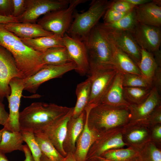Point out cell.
I'll return each instance as SVG.
<instances>
[{
	"instance_id": "cell-1",
	"label": "cell",
	"mask_w": 161,
	"mask_h": 161,
	"mask_svg": "<svg viewBox=\"0 0 161 161\" xmlns=\"http://www.w3.org/2000/svg\"><path fill=\"white\" fill-rule=\"evenodd\" d=\"M0 45L12 55L22 79L32 75L45 65L42 52L27 46L3 24H0Z\"/></svg>"
},
{
	"instance_id": "cell-2",
	"label": "cell",
	"mask_w": 161,
	"mask_h": 161,
	"mask_svg": "<svg viewBox=\"0 0 161 161\" xmlns=\"http://www.w3.org/2000/svg\"><path fill=\"white\" fill-rule=\"evenodd\" d=\"M72 107L54 103L34 102L20 112V130L40 131L46 126L67 113Z\"/></svg>"
},
{
	"instance_id": "cell-3",
	"label": "cell",
	"mask_w": 161,
	"mask_h": 161,
	"mask_svg": "<svg viewBox=\"0 0 161 161\" xmlns=\"http://www.w3.org/2000/svg\"><path fill=\"white\" fill-rule=\"evenodd\" d=\"M83 41L88 53L90 74L114 67L112 61L113 45L100 24H97Z\"/></svg>"
},
{
	"instance_id": "cell-4",
	"label": "cell",
	"mask_w": 161,
	"mask_h": 161,
	"mask_svg": "<svg viewBox=\"0 0 161 161\" xmlns=\"http://www.w3.org/2000/svg\"><path fill=\"white\" fill-rule=\"evenodd\" d=\"M88 126L99 135L106 131L122 127L130 120L127 107H116L100 103L92 108L86 107Z\"/></svg>"
},
{
	"instance_id": "cell-5",
	"label": "cell",
	"mask_w": 161,
	"mask_h": 161,
	"mask_svg": "<svg viewBox=\"0 0 161 161\" xmlns=\"http://www.w3.org/2000/svg\"><path fill=\"white\" fill-rule=\"evenodd\" d=\"M112 1L92 0L89 9L86 11L80 13L74 12L73 16L74 21L67 32L71 36L78 38L83 41L98 24Z\"/></svg>"
},
{
	"instance_id": "cell-6",
	"label": "cell",
	"mask_w": 161,
	"mask_h": 161,
	"mask_svg": "<svg viewBox=\"0 0 161 161\" xmlns=\"http://www.w3.org/2000/svg\"><path fill=\"white\" fill-rule=\"evenodd\" d=\"M86 0H70L66 7L48 13L39 19L37 24L46 31L63 38L72 23L74 11Z\"/></svg>"
},
{
	"instance_id": "cell-7",
	"label": "cell",
	"mask_w": 161,
	"mask_h": 161,
	"mask_svg": "<svg viewBox=\"0 0 161 161\" xmlns=\"http://www.w3.org/2000/svg\"><path fill=\"white\" fill-rule=\"evenodd\" d=\"M76 67L73 62L60 65H45L34 74L23 79L24 90L35 93L39 86L44 83L51 79L61 77L73 70H75Z\"/></svg>"
},
{
	"instance_id": "cell-8",
	"label": "cell",
	"mask_w": 161,
	"mask_h": 161,
	"mask_svg": "<svg viewBox=\"0 0 161 161\" xmlns=\"http://www.w3.org/2000/svg\"><path fill=\"white\" fill-rule=\"evenodd\" d=\"M118 72L113 67L98 70L90 73L89 76L91 79L90 94L87 106L93 108L100 103Z\"/></svg>"
},
{
	"instance_id": "cell-9",
	"label": "cell",
	"mask_w": 161,
	"mask_h": 161,
	"mask_svg": "<svg viewBox=\"0 0 161 161\" xmlns=\"http://www.w3.org/2000/svg\"><path fill=\"white\" fill-rule=\"evenodd\" d=\"M70 0H27L24 13L18 18L19 22L34 23L41 16L67 7Z\"/></svg>"
},
{
	"instance_id": "cell-10",
	"label": "cell",
	"mask_w": 161,
	"mask_h": 161,
	"mask_svg": "<svg viewBox=\"0 0 161 161\" xmlns=\"http://www.w3.org/2000/svg\"><path fill=\"white\" fill-rule=\"evenodd\" d=\"M66 47L72 61L76 65L75 70L80 75H89L90 68L88 53L84 42L80 39L66 33L63 38Z\"/></svg>"
},
{
	"instance_id": "cell-11",
	"label": "cell",
	"mask_w": 161,
	"mask_h": 161,
	"mask_svg": "<svg viewBox=\"0 0 161 161\" xmlns=\"http://www.w3.org/2000/svg\"><path fill=\"white\" fill-rule=\"evenodd\" d=\"M22 79L11 53L0 45V101L2 102L11 92L9 83L13 78Z\"/></svg>"
},
{
	"instance_id": "cell-12",
	"label": "cell",
	"mask_w": 161,
	"mask_h": 161,
	"mask_svg": "<svg viewBox=\"0 0 161 161\" xmlns=\"http://www.w3.org/2000/svg\"><path fill=\"white\" fill-rule=\"evenodd\" d=\"M11 92L6 97L9 109V118L5 129L11 131H20L19 122L21 99L24 89L23 79L18 78L12 79L9 83Z\"/></svg>"
},
{
	"instance_id": "cell-13",
	"label": "cell",
	"mask_w": 161,
	"mask_h": 161,
	"mask_svg": "<svg viewBox=\"0 0 161 161\" xmlns=\"http://www.w3.org/2000/svg\"><path fill=\"white\" fill-rule=\"evenodd\" d=\"M141 49L153 53L160 49L161 43L160 27L139 23L129 32Z\"/></svg>"
},
{
	"instance_id": "cell-14",
	"label": "cell",
	"mask_w": 161,
	"mask_h": 161,
	"mask_svg": "<svg viewBox=\"0 0 161 161\" xmlns=\"http://www.w3.org/2000/svg\"><path fill=\"white\" fill-rule=\"evenodd\" d=\"M123 127L112 129L100 134L90 147L86 160L93 157L100 156L107 151L127 146L123 139Z\"/></svg>"
},
{
	"instance_id": "cell-15",
	"label": "cell",
	"mask_w": 161,
	"mask_h": 161,
	"mask_svg": "<svg viewBox=\"0 0 161 161\" xmlns=\"http://www.w3.org/2000/svg\"><path fill=\"white\" fill-rule=\"evenodd\" d=\"M102 28L111 42L127 55L138 66L141 58V49L131 33L129 31H114Z\"/></svg>"
},
{
	"instance_id": "cell-16",
	"label": "cell",
	"mask_w": 161,
	"mask_h": 161,
	"mask_svg": "<svg viewBox=\"0 0 161 161\" xmlns=\"http://www.w3.org/2000/svg\"><path fill=\"white\" fill-rule=\"evenodd\" d=\"M122 133L127 146L139 150L151 141V128L141 122H129L122 127Z\"/></svg>"
},
{
	"instance_id": "cell-17",
	"label": "cell",
	"mask_w": 161,
	"mask_h": 161,
	"mask_svg": "<svg viewBox=\"0 0 161 161\" xmlns=\"http://www.w3.org/2000/svg\"><path fill=\"white\" fill-rule=\"evenodd\" d=\"M73 107L66 115L44 127L41 131L57 150L64 157L67 154L63 145L67 132L68 123L72 116Z\"/></svg>"
},
{
	"instance_id": "cell-18",
	"label": "cell",
	"mask_w": 161,
	"mask_h": 161,
	"mask_svg": "<svg viewBox=\"0 0 161 161\" xmlns=\"http://www.w3.org/2000/svg\"><path fill=\"white\" fill-rule=\"evenodd\" d=\"M161 105L160 94L153 86L149 95L144 101L139 104H130L127 107L130 113L129 122L145 120L154 110Z\"/></svg>"
},
{
	"instance_id": "cell-19",
	"label": "cell",
	"mask_w": 161,
	"mask_h": 161,
	"mask_svg": "<svg viewBox=\"0 0 161 161\" xmlns=\"http://www.w3.org/2000/svg\"><path fill=\"white\" fill-rule=\"evenodd\" d=\"M123 74L118 72L100 103L116 107H127L130 105L124 97Z\"/></svg>"
},
{
	"instance_id": "cell-20",
	"label": "cell",
	"mask_w": 161,
	"mask_h": 161,
	"mask_svg": "<svg viewBox=\"0 0 161 161\" xmlns=\"http://www.w3.org/2000/svg\"><path fill=\"white\" fill-rule=\"evenodd\" d=\"M85 117L83 128L76 143L74 155L77 161H86L89 150L99 135L91 130L88 123V112L84 110Z\"/></svg>"
},
{
	"instance_id": "cell-21",
	"label": "cell",
	"mask_w": 161,
	"mask_h": 161,
	"mask_svg": "<svg viewBox=\"0 0 161 161\" xmlns=\"http://www.w3.org/2000/svg\"><path fill=\"white\" fill-rule=\"evenodd\" d=\"M136 18L140 23L160 27L161 6L153 0L134 8Z\"/></svg>"
},
{
	"instance_id": "cell-22",
	"label": "cell",
	"mask_w": 161,
	"mask_h": 161,
	"mask_svg": "<svg viewBox=\"0 0 161 161\" xmlns=\"http://www.w3.org/2000/svg\"><path fill=\"white\" fill-rule=\"evenodd\" d=\"M3 25L6 29L20 38H34L54 34L46 31L38 24L35 23L12 22Z\"/></svg>"
},
{
	"instance_id": "cell-23",
	"label": "cell",
	"mask_w": 161,
	"mask_h": 161,
	"mask_svg": "<svg viewBox=\"0 0 161 161\" xmlns=\"http://www.w3.org/2000/svg\"><path fill=\"white\" fill-rule=\"evenodd\" d=\"M85 117L84 111L78 117L76 118L72 117L69 121L63 145L64 149L66 153H74L76 141L83 128Z\"/></svg>"
},
{
	"instance_id": "cell-24",
	"label": "cell",
	"mask_w": 161,
	"mask_h": 161,
	"mask_svg": "<svg viewBox=\"0 0 161 161\" xmlns=\"http://www.w3.org/2000/svg\"><path fill=\"white\" fill-rule=\"evenodd\" d=\"M112 44L113 66L123 74L130 73L141 75L138 66L134 61L127 55Z\"/></svg>"
},
{
	"instance_id": "cell-25",
	"label": "cell",
	"mask_w": 161,
	"mask_h": 161,
	"mask_svg": "<svg viewBox=\"0 0 161 161\" xmlns=\"http://www.w3.org/2000/svg\"><path fill=\"white\" fill-rule=\"evenodd\" d=\"M24 142L20 131H11L3 128L0 141V152L5 154L14 151H23Z\"/></svg>"
},
{
	"instance_id": "cell-26",
	"label": "cell",
	"mask_w": 161,
	"mask_h": 161,
	"mask_svg": "<svg viewBox=\"0 0 161 161\" xmlns=\"http://www.w3.org/2000/svg\"><path fill=\"white\" fill-rule=\"evenodd\" d=\"M20 38L27 46L42 53L52 47L64 46L63 38L54 34L34 38Z\"/></svg>"
},
{
	"instance_id": "cell-27",
	"label": "cell",
	"mask_w": 161,
	"mask_h": 161,
	"mask_svg": "<svg viewBox=\"0 0 161 161\" xmlns=\"http://www.w3.org/2000/svg\"><path fill=\"white\" fill-rule=\"evenodd\" d=\"M91 79L89 76L84 81L79 83L76 89L77 101L73 111L72 117L76 118L84 111L87 106L90 98Z\"/></svg>"
},
{
	"instance_id": "cell-28",
	"label": "cell",
	"mask_w": 161,
	"mask_h": 161,
	"mask_svg": "<svg viewBox=\"0 0 161 161\" xmlns=\"http://www.w3.org/2000/svg\"><path fill=\"white\" fill-rule=\"evenodd\" d=\"M42 58L45 65H60L72 62L64 46L48 49L42 52Z\"/></svg>"
},
{
	"instance_id": "cell-29",
	"label": "cell",
	"mask_w": 161,
	"mask_h": 161,
	"mask_svg": "<svg viewBox=\"0 0 161 161\" xmlns=\"http://www.w3.org/2000/svg\"><path fill=\"white\" fill-rule=\"evenodd\" d=\"M35 140L42 154L52 161H62L64 157L42 132L34 133Z\"/></svg>"
},
{
	"instance_id": "cell-30",
	"label": "cell",
	"mask_w": 161,
	"mask_h": 161,
	"mask_svg": "<svg viewBox=\"0 0 161 161\" xmlns=\"http://www.w3.org/2000/svg\"><path fill=\"white\" fill-rule=\"evenodd\" d=\"M139 149L130 147L107 151L100 156L114 161H135Z\"/></svg>"
},
{
	"instance_id": "cell-31",
	"label": "cell",
	"mask_w": 161,
	"mask_h": 161,
	"mask_svg": "<svg viewBox=\"0 0 161 161\" xmlns=\"http://www.w3.org/2000/svg\"><path fill=\"white\" fill-rule=\"evenodd\" d=\"M137 22L134 9L125 16L115 22L108 24H100L101 27L105 29L117 31L129 32L136 26Z\"/></svg>"
},
{
	"instance_id": "cell-32",
	"label": "cell",
	"mask_w": 161,
	"mask_h": 161,
	"mask_svg": "<svg viewBox=\"0 0 161 161\" xmlns=\"http://www.w3.org/2000/svg\"><path fill=\"white\" fill-rule=\"evenodd\" d=\"M141 58L138 65L142 76L152 80L158 66L152 53L141 49Z\"/></svg>"
},
{
	"instance_id": "cell-33",
	"label": "cell",
	"mask_w": 161,
	"mask_h": 161,
	"mask_svg": "<svg viewBox=\"0 0 161 161\" xmlns=\"http://www.w3.org/2000/svg\"><path fill=\"white\" fill-rule=\"evenodd\" d=\"M135 161H161V146L148 142L139 150Z\"/></svg>"
},
{
	"instance_id": "cell-34",
	"label": "cell",
	"mask_w": 161,
	"mask_h": 161,
	"mask_svg": "<svg viewBox=\"0 0 161 161\" xmlns=\"http://www.w3.org/2000/svg\"><path fill=\"white\" fill-rule=\"evenodd\" d=\"M151 89L140 87H123L124 97L130 104H139L148 97Z\"/></svg>"
},
{
	"instance_id": "cell-35",
	"label": "cell",
	"mask_w": 161,
	"mask_h": 161,
	"mask_svg": "<svg viewBox=\"0 0 161 161\" xmlns=\"http://www.w3.org/2000/svg\"><path fill=\"white\" fill-rule=\"evenodd\" d=\"M123 87H133L152 88L153 81L142 75L130 73L123 74Z\"/></svg>"
},
{
	"instance_id": "cell-36",
	"label": "cell",
	"mask_w": 161,
	"mask_h": 161,
	"mask_svg": "<svg viewBox=\"0 0 161 161\" xmlns=\"http://www.w3.org/2000/svg\"><path fill=\"white\" fill-rule=\"evenodd\" d=\"M24 142L26 143L34 161H41L42 153L35 137L34 133L29 130L20 131Z\"/></svg>"
},
{
	"instance_id": "cell-37",
	"label": "cell",
	"mask_w": 161,
	"mask_h": 161,
	"mask_svg": "<svg viewBox=\"0 0 161 161\" xmlns=\"http://www.w3.org/2000/svg\"><path fill=\"white\" fill-rule=\"evenodd\" d=\"M136 6L126 0L112 1L109 8L120 12H128L134 9Z\"/></svg>"
},
{
	"instance_id": "cell-38",
	"label": "cell",
	"mask_w": 161,
	"mask_h": 161,
	"mask_svg": "<svg viewBox=\"0 0 161 161\" xmlns=\"http://www.w3.org/2000/svg\"><path fill=\"white\" fill-rule=\"evenodd\" d=\"M129 12H120L109 7L103 15V23L108 24L116 21L125 16Z\"/></svg>"
},
{
	"instance_id": "cell-39",
	"label": "cell",
	"mask_w": 161,
	"mask_h": 161,
	"mask_svg": "<svg viewBox=\"0 0 161 161\" xmlns=\"http://www.w3.org/2000/svg\"><path fill=\"white\" fill-rule=\"evenodd\" d=\"M140 122L147 124L150 128L161 124V105L157 107L146 120Z\"/></svg>"
},
{
	"instance_id": "cell-40",
	"label": "cell",
	"mask_w": 161,
	"mask_h": 161,
	"mask_svg": "<svg viewBox=\"0 0 161 161\" xmlns=\"http://www.w3.org/2000/svg\"><path fill=\"white\" fill-rule=\"evenodd\" d=\"M13 0H0V16L13 17Z\"/></svg>"
},
{
	"instance_id": "cell-41",
	"label": "cell",
	"mask_w": 161,
	"mask_h": 161,
	"mask_svg": "<svg viewBox=\"0 0 161 161\" xmlns=\"http://www.w3.org/2000/svg\"><path fill=\"white\" fill-rule=\"evenodd\" d=\"M13 16L18 18L24 12L26 6L27 0H13Z\"/></svg>"
},
{
	"instance_id": "cell-42",
	"label": "cell",
	"mask_w": 161,
	"mask_h": 161,
	"mask_svg": "<svg viewBox=\"0 0 161 161\" xmlns=\"http://www.w3.org/2000/svg\"><path fill=\"white\" fill-rule=\"evenodd\" d=\"M151 141L159 146L161 145V124L155 125L151 128Z\"/></svg>"
},
{
	"instance_id": "cell-43",
	"label": "cell",
	"mask_w": 161,
	"mask_h": 161,
	"mask_svg": "<svg viewBox=\"0 0 161 161\" xmlns=\"http://www.w3.org/2000/svg\"><path fill=\"white\" fill-rule=\"evenodd\" d=\"M153 86L157 89L160 94L161 91V68L158 66L153 78Z\"/></svg>"
},
{
	"instance_id": "cell-44",
	"label": "cell",
	"mask_w": 161,
	"mask_h": 161,
	"mask_svg": "<svg viewBox=\"0 0 161 161\" xmlns=\"http://www.w3.org/2000/svg\"><path fill=\"white\" fill-rule=\"evenodd\" d=\"M9 114L6 111L4 105L2 102L0 101V125L5 127L8 120Z\"/></svg>"
},
{
	"instance_id": "cell-45",
	"label": "cell",
	"mask_w": 161,
	"mask_h": 161,
	"mask_svg": "<svg viewBox=\"0 0 161 161\" xmlns=\"http://www.w3.org/2000/svg\"><path fill=\"white\" fill-rule=\"evenodd\" d=\"M17 22H19L18 18L13 17H5L0 16V24H5Z\"/></svg>"
},
{
	"instance_id": "cell-46",
	"label": "cell",
	"mask_w": 161,
	"mask_h": 161,
	"mask_svg": "<svg viewBox=\"0 0 161 161\" xmlns=\"http://www.w3.org/2000/svg\"><path fill=\"white\" fill-rule=\"evenodd\" d=\"M23 150L25 157L24 161H34L31 151L27 144L23 145Z\"/></svg>"
},
{
	"instance_id": "cell-47",
	"label": "cell",
	"mask_w": 161,
	"mask_h": 161,
	"mask_svg": "<svg viewBox=\"0 0 161 161\" xmlns=\"http://www.w3.org/2000/svg\"><path fill=\"white\" fill-rule=\"evenodd\" d=\"M155 61L158 66H161V52L158 49L152 53Z\"/></svg>"
},
{
	"instance_id": "cell-48",
	"label": "cell",
	"mask_w": 161,
	"mask_h": 161,
	"mask_svg": "<svg viewBox=\"0 0 161 161\" xmlns=\"http://www.w3.org/2000/svg\"><path fill=\"white\" fill-rule=\"evenodd\" d=\"M127 1L135 6L141 5L150 2L152 0H126Z\"/></svg>"
},
{
	"instance_id": "cell-49",
	"label": "cell",
	"mask_w": 161,
	"mask_h": 161,
	"mask_svg": "<svg viewBox=\"0 0 161 161\" xmlns=\"http://www.w3.org/2000/svg\"><path fill=\"white\" fill-rule=\"evenodd\" d=\"M86 161H114L106 159L101 156H94L91 157Z\"/></svg>"
},
{
	"instance_id": "cell-50",
	"label": "cell",
	"mask_w": 161,
	"mask_h": 161,
	"mask_svg": "<svg viewBox=\"0 0 161 161\" xmlns=\"http://www.w3.org/2000/svg\"><path fill=\"white\" fill-rule=\"evenodd\" d=\"M62 161H77L74 153L72 152L67 153L66 156L64 157Z\"/></svg>"
},
{
	"instance_id": "cell-51",
	"label": "cell",
	"mask_w": 161,
	"mask_h": 161,
	"mask_svg": "<svg viewBox=\"0 0 161 161\" xmlns=\"http://www.w3.org/2000/svg\"><path fill=\"white\" fill-rule=\"evenodd\" d=\"M0 161H9L5 154L0 152Z\"/></svg>"
},
{
	"instance_id": "cell-52",
	"label": "cell",
	"mask_w": 161,
	"mask_h": 161,
	"mask_svg": "<svg viewBox=\"0 0 161 161\" xmlns=\"http://www.w3.org/2000/svg\"><path fill=\"white\" fill-rule=\"evenodd\" d=\"M41 161H52L42 154Z\"/></svg>"
},
{
	"instance_id": "cell-53",
	"label": "cell",
	"mask_w": 161,
	"mask_h": 161,
	"mask_svg": "<svg viewBox=\"0 0 161 161\" xmlns=\"http://www.w3.org/2000/svg\"><path fill=\"white\" fill-rule=\"evenodd\" d=\"M3 130V128L1 129H0V141H1V134H2V132Z\"/></svg>"
}]
</instances>
